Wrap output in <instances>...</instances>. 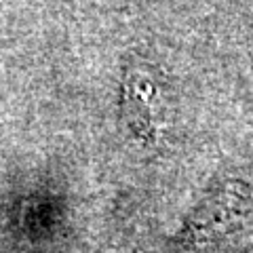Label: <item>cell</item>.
Masks as SVG:
<instances>
[{
  "instance_id": "obj_1",
  "label": "cell",
  "mask_w": 253,
  "mask_h": 253,
  "mask_svg": "<svg viewBox=\"0 0 253 253\" xmlns=\"http://www.w3.org/2000/svg\"><path fill=\"white\" fill-rule=\"evenodd\" d=\"M125 114L137 135L150 137L154 133L152 86L141 78H126L125 84Z\"/></svg>"
}]
</instances>
